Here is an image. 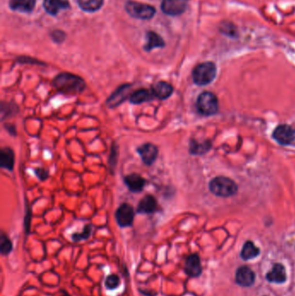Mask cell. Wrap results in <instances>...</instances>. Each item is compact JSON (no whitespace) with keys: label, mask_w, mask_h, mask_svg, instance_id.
<instances>
[{"label":"cell","mask_w":295,"mask_h":296,"mask_svg":"<svg viewBox=\"0 0 295 296\" xmlns=\"http://www.w3.org/2000/svg\"><path fill=\"white\" fill-rule=\"evenodd\" d=\"M54 87L64 95L74 96L82 92L86 88V83L80 76L71 73H61L53 80Z\"/></svg>","instance_id":"obj_1"},{"label":"cell","mask_w":295,"mask_h":296,"mask_svg":"<svg viewBox=\"0 0 295 296\" xmlns=\"http://www.w3.org/2000/svg\"><path fill=\"white\" fill-rule=\"evenodd\" d=\"M210 190L215 196L231 197L237 192V185L233 180L226 177H216L211 181Z\"/></svg>","instance_id":"obj_2"},{"label":"cell","mask_w":295,"mask_h":296,"mask_svg":"<svg viewBox=\"0 0 295 296\" xmlns=\"http://www.w3.org/2000/svg\"><path fill=\"white\" fill-rule=\"evenodd\" d=\"M216 75V67L211 62L200 64L193 69L192 78L196 84L205 86L211 83L215 79Z\"/></svg>","instance_id":"obj_3"},{"label":"cell","mask_w":295,"mask_h":296,"mask_svg":"<svg viewBox=\"0 0 295 296\" xmlns=\"http://www.w3.org/2000/svg\"><path fill=\"white\" fill-rule=\"evenodd\" d=\"M197 108L201 115L211 116L218 110V100L214 94L203 92L200 94L197 100Z\"/></svg>","instance_id":"obj_4"},{"label":"cell","mask_w":295,"mask_h":296,"mask_svg":"<svg viewBox=\"0 0 295 296\" xmlns=\"http://www.w3.org/2000/svg\"><path fill=\"white\" fill-rule=\"evenodd\" d=\"M126 10L130 16L139 19H150L155 15V8L149 4H141L133 1H128Z\"/></svg>","instance_id":"obj_5"},{"label":"cell","mask_w":295,"mask_h":296,"mask_svg":"<svg viewBox=\"0 0 295 296\" xmlns=\"http://www.w3.org/2000/svg\"><path fill=\"white\" fill-rule=\"evenodd\" d=\"M115 218L117 224L121 228L132 226L134 219V211L132 205L128 203L121 204L116 211Z\"/></svg>","instance_id":"obj_6"},{"label":"cell","mask_w":295,"mask_h":296,"mask_svg":"<svg viewBox=\"0 0 295 296\" xmlns=\"http://www.w3.org/2000/svg\"><path fill=\"white\" fill-rule=\"evenodd\" d=\"M132 93V86L130 84H125L120 86L113 93L111 96L108 97L106 105L109 108H114L120 106L122 102L131 96Z\"/></svg>","instance_id":"obj_7"},{"label":"cell","mask_w":295,"mask_h":296,"mask_svg":"<svg viewBox=\"0 0 295 296\" xmlns=\"http://www.w3.org/2000/svg\"><path fill=\"white\" fill-rule=\"evenodd\" d=\"M273 137L279 144L287 146L295 140V131L288 125H279L275 128Z\"/></svg>","instance_id":"obj_8"},{"label":"cell","mask_w":295,"mask_h":296,"mask_svg":"<svg viewBox=\"0 0 295 296\" xmlns=\"http://www.w3.org/2000/svg\"><path fill=\"white\" fill-rule=\"evenodd\" d=\"M189 0H163L162 11L167 15L177 16L185 12Z\"/></svg>","instance_id":"obj_9"},{"label":"cell","mask_w":295,"mask_h":296,"mask_svg":"<svg viewBox=\"0 0 295 296\" xmlns=\"http://www.w3.org/2000/svg\"><path fill=\"white\" fill-rule=\"evenodd\" d=\"M137 152H139L144 164L151 165L154 163V161L158 157L159 149L155 145L152 144V143H146V144L140 146V148H138Z\"/></svg>","instance_id":"obj_10"},{"label":"cell","mask_w":295,"mask_h":296,"mask_svg":"<svg viewBox=\"0 0 295 296\" xmlns=\"http://www.w3.org/2000/svg\"><path fill=\"white\" fill-rule=\"evenodd\" d=\"M184 271L190 277H198L202 273L199 256L197 254L188 256L184 263Z\"/></svg>","instance_id":"obj_11"},{"label":"cell","mask_w":295,"mask_h":296,"mask_svg":"<svg viewBox=\"0 0 295 296\" xmlns=\"http://www.w3.org/2000/svg\"><path fill=\"white\" fill-rule=\"evenodd\" d=\"M255 273L250 268L243 266L237 269L235 280L238 284L243 287H249L255 282Z\"/></svg>","instance_id":"obj_12"},{"label":"cell","mask_w":295,"mask_h":296,"mask_svg":"<svg viewBox=\"0 0 295 296\" xmlns=\"http://www.w3.org/2000/svg\"><path fill=\"white\" fill-rule=\"evenodd\" d=\"M266 278L270 282L283 283L287 280V273L285 267L280 263H276L266 275Z\"/></svg>","instance_id":"obj_13"},{"label":"cell","mask_w":295,"mask_h":296,"mask_svg":"<svg viewBox=\"0 0 295 296\" xmlns=\"http://www.w3.org/2000/svg\"><path fill=\"white\" fill-rule=\"evenodd\" d=\"M152 92L153 96L160 100H166L173 93V87L166 82H158L152 86Z\"/></svg>","instance_id":"obj_14"},{"label":"cell","mask_w":295,"mask_h":296,"mask_svg":"<svg viewBox=\"0 0 295 296\" xmlns=\"http://www.w3.org/2000/svg\"><path fill=\"white\" fill-rule=\"evenodd\" d=\"M124 182L128 189L132 192H140L143 190L146 184V180L140 174L132 173L125 177Z\"/></svg>","instance_id":"obj_15"},{"label":"cell","mask_w":295,"mask_h":296,"mask_svg":"<svg viewBox=\"0 0 295 296\" xmlns=\"http://www.w3.org/2000/svg\"><path fill=\"white\" fill-rule=\"evenodd\" d=\"M157 207L158 204L155 197L152 195H147L140 201L137 212L140 214H152L156 212Z\"/></svg>","instance_id":"obj_16"},{"label":"cell","mask_w":295,"mask_h":296,"mask_svg":"<svg viewBox=\"0 0 295 296\" xmlns=\"http://www.w3.org/2000/svg\"><path fill=\"white\" fill-rule=\"evenodd\" d=\"M44 6L48 13L56 15L62 10L68 8L69 4L67 0H44Z\"/></svg>","instance_id":"obj_17"},{"label":"cell","mask_w":295,"mask_h":296,"mask_svg":"<svg viewBox=\"0 0 295 296\" xmlns=\"http://www.w3.org/2000/svg\"><path fill=\"white\" fill-rule=\"evenodd\" d=\"M15 162V155L14 152L11 148H4L0 152V165L2 168L7 169L9 171H12L14 167Z\"/></svg>","instance_id":"obj_18"},{"label":"cell","mask_w":295,"mask_h":296,"mask_svg":"<svg viewBox=\"0 0 295 296\" xmlns=\"http://www.w3.org/2000/svg\"><path fill=\"white\" fill-rule=\"evenodd\" d=\"M154 97L152 91L146 89V88H140L132 93L130 96V102L132 104H141L146 101L152 100Z\"/></svg>","instance_id":"obj_19"},{"label":"cell","mask_w":295,"mask_h":296,"mask_svg":"<svg viewBox=\"0 0 295 296\" xmlns=\"http://www.w3.org/2000/svg\"><path fill=\"white\" fill-rule=\"evenodd\" d=\"M36 0H10V7L17 12H31L35 7Z\"/></svg>","instance_id":"obj_20"},{"label":"cell","mask_w":295,"mask_h":296,"mask_svg":"<svg viewBox=\"0 0 295 296\" xmlns=\"http://www.w3.org/2000/svg\"><path fill=\"white\" fill-rule=\"evenodd\" d=\"M147 40L148 43L145 45V49L147 51H150L155 48H162L164 46L163 39L161 38V36L156 34L155 32H148Z\"/></svg>","instance_id":"obj_21"},{"label":"cell","mask_w":295,"mask_h":296,"mask_svg":"<svg viewBox=\"0 0 295 296\" xmlns=\"http://www.w3.org/2000/svg\"><path fill=\"white\" fill-rule=\"evenodd\" d=\"M260 254V249L255 246L254 243L250 241H247L244 245V248L242 249L241 256L244 260H250L255 258Z\"/></svg>","instance_id":"obj_22"},{"label":"cell","mask_w":295,"mask_h":296,"mask_svg":"<svg viewBox=\"0 0 295 296\" xmlns=\"http://www.w3.org/2000/svg\"><path fill=\"white\" fill-rule=\"evenodd\" d=\"M78 4L86 12H96L103 4V0H78Z\"/></svg>","instance_id":"obj_23"},{"label":"cell","mask_w":295,"mask_h":296,"mask_svg":"<svg viewBox=\"0 0 295 296\" xmlns=\"http://www.w3.org/2000/svg\"><path fill=\"white\" fill-rule=\"evenodd\" d=\"M12 243L5 233L2 232L0 236V253L2 256H8L12 251Z\"/></svg>","instance_id":"obj_24"},{"label":"cell","mask_w":295,"mask_h":296,"mask_svg":"<svg viewBox=\"0 0 295 296\" xmlns=\"http://www.w3.org/2000/svg\"><path fill=\"white\" fill-rule=\"evenodd\" d=\"M211 148V143L210 142H204V143H198L195 140H192L190 144V152L192 154H203L208 152Z\"/></svg>","instance_id":"obj_25"},{"label":"cell","mask_w":295,"mask_h":296,"mask_svg":"<svg viewBox=\"0 0 295 296\" xmlns=\"http://www.w3.org/2000/svg\"><path fill=\"white\" fill-rule=\"evenodd\" d=\"M92 233V225L88 224L84 227L82 232L74 233L72 235V240L76 243H78L80 241L87 240L89 238V236H91Z\"/></svg>","instance_id":"obj_26"},{"label":"cell","mask_w":295,"mask_h":296,"mask_svg":"<svg viewBox=\"0 0 295 296\" xmlns=\"http://www.w3.org/2000/svg\"><path fill=\"white\" fill-rule=\"evenodd\" d=\"M120 285V278L117 275H109L105 279V287L109 290H115Z\"/></svg>","instance_id":"obj_27"},{"label":"cell","mask_w":295,"mask_h":296,"mask_svg":"<svg viewBox=\"0 0 295 296\" xmlns=\"http://www.w3.org/2000/svg\"><path fill=\"white\" fill-rule=\"evenodd\" d=\"M117 158H118V150L115 147V144H113L110 158H109V164H110V167L112 168V170L115 168L116 164H117Z\"/></svg>","instance_id":"obj_28"},{"label":"cell","mask_w":295,"mask_h":296,"mask_svg":"<svg viewBox=\"0 0 295 296\" xmlns=\"http://www.w3.org/2000/svg\"><path fill=\"white\" fill-rule=\"evenodd\" d=\"M36 175L41 180H45L48 178L49 172L44 168H37L36 171Z\"/></svg>","instance_id":"obj_29"},{"label":"cell","mask_w":295,"mask_h":296,"mask_svg":"<svg viewBox=\"0 0 295 296\" xmlns=\"http://www.w3.org/2000/svg\"><path fill=\"white\" fill-rule=\"evenodd\" d=\"M70 296L68 295V293L65 292V291H63V296Z\"/></svg>","instance_id":"obj_30"}]
</instances>
